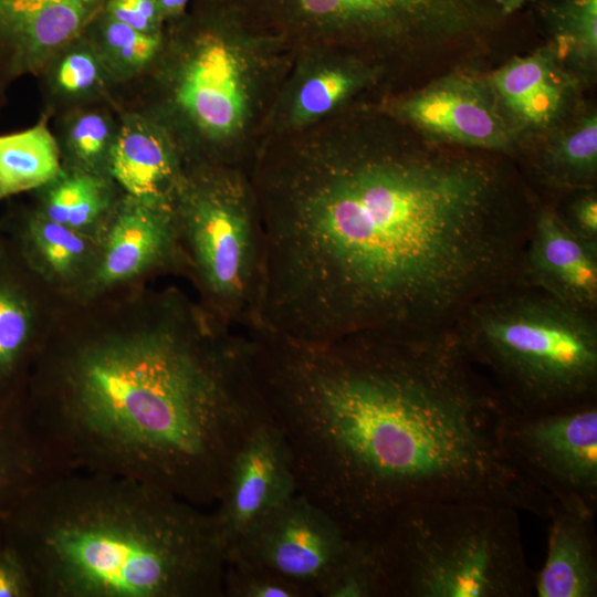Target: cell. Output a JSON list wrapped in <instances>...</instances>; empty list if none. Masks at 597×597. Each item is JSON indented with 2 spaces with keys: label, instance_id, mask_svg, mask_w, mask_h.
Here are the masks:
<instances>
[{
  "label": "cell",
  "instance_id": "cell-14",
  "mask_svg": "<svg viewBox=\"0 0 597 597\" xmlns=\"http://www.w3.org/2000/svg\"><path fill=\"white\" fill-rule=\"evenodd\" d=\"M182 275L170 203L124 193L100 238L94 271L80 295L84 301Z\"/></svg>",
  "mask_w": 597,
  "mask_h": 597
},
{
  "label": "cell",
  "instance_id": "cell-17",
  "mask_svg": "<svg viewBox=\"0 0 597 597\" xmlns=\"http://www.w3.org/2000/svg\"><path fill=\"white\" fill-rule=\"evenodd\" d=\"M517 284L573 307L597 312V244L572 232L557 209L535 206Z\"/></svg>",
  "mask_w": 597,
  "mask_h": 597
},
{
  "label": "cell",
  "instance_id": "cell-37",
  "mask_svg": "<svg viewBox=\"0 0 597 597\" xmlns=\"http://www.w3.org/2000/svg\"><path fill=\"white\" fill-rule=\"evenodd\" d=\"M527 0H495L500 10L504 14H510L516 11L524 4Z\"/></svg>",
  "mask_w": 597,
  "mask_h": 597
},
{
  "label": "cell",
  "instance_id": "cell-15",
  "mask_svg": "<svg viewBox=\"0 0 597 597\" xmlns=\"http://www.w3.org/2000/svg\"><path fill=\"white\" fill-rule=\"evenodd\" d=\"M297 493L292 454L269 417L235 453L213 513L226 554L250 526Z\"/></svg>",
  "mask_w": 597,
  "mask_h": 597
},
{
  "label": "cell",
  "instance_id": "cell-12",
  "mask_svg": "<svg viewBox=\"0 0 597 597\" xmlns=\"http://www.w3.org/2000/svg\"><path fill=\"white\" fill-rule=\"evenodd\" d=\"M376 103L432 140L492 154L512 149L521 128L490 82L467 74H451Z\"/></svg>",
  "mask_w": 597,
  "mask_h": 597
},
{
  "label": "cell",
  "instance_id": "cell-13",
  "mask_svg": "<svg viewBox=\"0 0 597 597\" xmlns=\"http://www.w3.org/2000/svg\"><path fill=\"white\" fill-rule=\"evenodd\" d=\"M388 67L355 51L326 44L302 45L269 112L263 136L287 135L321 124L366 102Z\"/></svg>",
  "mask_w": 597,
  "mask_h": 597
},
{
  "label": "cell",
  "instance_id": "cell-19",
  "mask_svg": "<svg viewBox=\"0 0 597 597\" xmlns=\"http://www.w3.org/2000/svg\"><path fill=\"white\" fill-rule=\"evenodd\" d=\"M0 235L53 292L75 300L90 280L100 238L39 213L29 202H11L0 218Z\"/></svg>",
  "mask_w": 597,
  "mask_h": 597
},
{
  "label": "cell",
  "instance_id": "cell-6",
  "mask_svg": "<svg viewBox=\"0 0 597 597\" xmlns=\"http://www.w3.org/2000/svg\"><path fill=\"white\" fill-rule=\"evenodd\" d=\"M450 329L515 410L545 411L597 400L594 312L513 284L471 303Z\"/></svg>",
  "mask_w": 597,
  "mask_h": 597
},
{
  "label": "cell",
  "instance_id": "cell-26",
  "mask_svg": "<svg viewBox=\"0 0 597 597\" xmlns=\"http://www.w3.org/2000/svg\"><path fill=\"white\" fill-rule=\"evenodd\" d=\"M52 121L62 167L111 177L109 159L121 123L116 105H83L60 113Z\"/></svg>",
  "mask_w": 597,
  "mask_h": 597
},
{
  "label": "cell",
  "instance_id": "cell-5",
  "mask_svg": "<svg viewBox=\"0 0 597 597\" xmlns=\"http://www.w3.org/2000/svg\"><path fill=\"white\" fill-rule=\"evenodd\" d=\"M295 49L245 2L192 0L116 105L158 124L185 167L248 166Z\"/></svg>",
  "mask_w": 597,
  "mask_h": 597
},
{
  "label": "cell",
  "instance_id": "cell-3",
  "mask_svg": "<svg viewBox=\"0 0 597 597\" xmlns=\"http://www.w3.org/2000/svg\"><path fill=\"white\" fill-rule=\"evenodd\" d=\"M27 392L71 471L129 478L202 507L270 417L247 332L177 285L66 300Z\"/></svg>",
  "mask_w": 597,
  "mask_h": 597
},
{
  "label": "cell",
  "instance_id": "cell-22",
  "mask_svg": "<svg viewBox=\"0 0 597 597\" xmlns=\"http://www.w3.org/2000/svg\"><path fill=\"white\" fill-rule=\"evenodd\" d=\"M595 516L556 504L548 516L547 554L533 579L537 597H596L597 541Z\"/></svg>",
  "mask_w": 597,
  "mask_h": 597
},
{
  "label": "cell",
  "instance_id": "cell-32",
  "mask_svg": "<svg viewBox=\"0 0 597 597\" xmlns=\"http://www.w3.org/2000/svg\"><path fill=\"white\" fill-rule=\"evenodd\" d=\"M223 597H311L298 585L255 565L227 558Z\"/></svg>",
  "mask_w": 597,
  "mask_h": 597
},
{
  "label": "cell",
  "instance_id": "cell-30",
  "mask_svg": "<svg viewBox=\"0 0 597 597\" xmlns=\"http://www.w3.org/2000/svg\"><path fill=\"white\" fill-rule=\"evenodd\" d=\"M317 597H385V584L374 538H358L329 575Z\"/></svg>",
  "mask_w": 597,
  "mask_h": 597
},
{
  "label": "cell",
  "instance_id": "cell-18",
  "mask_svg": "<svg viewBox=\"0 0 597 597\" xmlns=\"http://www.w3.org/2000/svg\"><path fill=\"white\" fill-rule=\"evenodd\" d=\"M106 0H0V87L35 76L46 60L83 32Z\"/></svg>",
  "mask_w": 597,
  "mask_h": 597
},
{
  "label": "cell",
  "instance_id": "cell-4",
  "mask_svg": "<svg viewBox=\"0 0 597 597\" xmlns=\"http://www.w3.org/2000/svg\"><path fill=\"white\" fill-rule=\"evenodd\" d=\"M4 541L33 597H223L213 513L129 478L69 471L46 481Z\"/></svg>",
  "mask_w": 597,
  "mask_h": 597
},
{
  "label": "cell",
  "instance_id": "cell-36",
  "mask_svg": "<svg viewBox=\"0 0 597 597\" xmlns=\"http://www.w3.org/2000/svg\"><path fill=\"white\" fill-rule=\"evenodd\" d=\"M165 22L181 18L188 10L192 0H156Z\"/></svg>",
  "mask_w": 597,
  "mask_h": 597
},
{
  "label": "cell",
  "instance_id": "cell-8",
  "mask_svg": "<svg viewBox=\"0 0 597 597\" xmlns=\"http://www.w3.org/2000/svg\"><path fill=\"white\" fill-rule=\"evenodd\" d=\"M170 206L182 276L197 301L230 326L255 327L264 252L247 166H186Z\"/></svg>",
  "mask_w": 597,
  "mask_h": 597
},
{
  "label": "cell",
  "instance_id": "cell-33",
  "mask_svg": "<svg viewBox=\"0 0 597 597\" xmlns=\"http://www.w3.org/2000/svg\"><path fill=\"white\" fill-rule=\"evenodd\" d=\"M103 10L146 34H161L166 25L156 0H106Z\"/></svg>",
  "mask_w": 597,
  "mask_h": 597
},
{
  "label": "cell",
  "instance_id": "cell-11",
  "mask_svg": "<svg viewBox=\"0 0 597 597\" xmlns=\"http://www.w3.org/2000/svg\"><path fill=\"white\" fill-rule=\"evenodd\" d=\"M357 540L322 507L296 493L250 526L228 547L226 559L263 567L317 597Z\"/></svg>",
  "mask_w": 597,
  "mask_h": 597
},
{
  "label": "cell",
  "instance_id": "cell-25",
  "mask_svg": "<svg viewBox=\"0 0 597 597\" xmlns=\"http://www.w3.org/2000/svg\"><path fill=\"white\" fill-rule=\"evenodd\" d=\"M29 195L28 202L43 217L101 238L124 192L108 176L62 167Z\"/></svg>",
  "mask_w": 597,
  "mask_h": 597
},
{
  "label": "cell",
  "instance_id": "cell-7",
  "mask_svg": "<svg viewBox=\"0 0 597 597\" xmlns=\"http://www.w3.org/2000/svg\"><path fill=\"white\" fill-rule=\"evenodd\" d=\"M517 512L473 500L402 506L374 538L385 597L532 596Z\"/></svg>",
  "mask_w": 597,
  "mask_h": 597
},
{
  "label": "cell",
  "instance_id": "cell-23",
  "mask_svg": "<svg viewBox=\"0 0 597 597\" xmlns=\"http://www.w3.org/2000/svg\"><path fill=\"white\" fill-rule=\"evenodd\" d=\"M42 113L51 119L67 109L116 105L119 86L91 40L82 32L57 49L38 74Z\"/></svg>",
  "mask_w": 597,
  "mask_h": 597
},
{
  "label": "cell",
  "instance_id": "cell-16",
  "mask_svg": "<svg viewBox=\"0 0 597 597\" xmlns=\"http://www.w3.org/2000/svg\"><path fill=\"white\" fill-rule=\"evenodd\" d=\"M65 301L0 235V388L27 386Z\"/></svg>",
  "mask_w": 597,
  "mask_h": 597
},
{
  "label": "cell",
  "instance_id": "cell-38",
  "mask_svg": "<svg viewBox=\"0 0 597 597\" xmlns=\"http://www.w3.org/2000/svg\"><path fill=\"white\" fill-rule=\"evenodd\" d=\"M7 90L0 87V109L6 105L7 103Z\"/></svg>",
  "mask_w": 597,
  "mask_h": 597
},
{
  "label": "cell",
  "instance_id": "cell-39",
  "mask_svg": "<svg viewBox=\"0 0 597 597\" xmlns=\"http://www.w3.org/2000/svg\"><path fill=\"white\" fill-rule=\"evenodd\" d=\"M216 1H233V2H244L249 0H216Z\"/></svg>",
  "mask_w": 597,
  "mask_h": 597
},
{
  "label": "cell",
  "instance_id": "cell-34",
  "mask_svg": "<svg viewBox=\"0 0 597 597\" xmlns=\"http://www.w3.org/2000/svg\"><path fill=\"white\" fill-rule=\"evenodd\" d=\"M558 213L572 232L587 242L597 244V197L593 189L582 190V193L568 205L567 210Z\"/></svg>",
  "mask_w": 597,
  "mask_h": 597
},
{
  "label": "cell",
  "instance_id": "cell-27",
  "mask_svg": "<svg viewBox=\"0 0 597 597\" xmlns=\"http://www.w3.org/2000/svg\"><path fill=\"white\" fill-rule=\"evenodd\" d=\"M51 117L40 113L30 127L0 134V202L31 192L53 179L62 169Z\"/></svg>",
  "mask_w": 597,
  "mask_h": 597
},
{
  "label": "cell",
  "instance_id": "cell-24",
  "mask_svg": "<svg viewBox=\"0 0 597 597\" xmlns=\"http://www.w3.org/2000/svg\"><path fill=\"white\" fill-rule=\"evenodd\" d=\"M553 49L515 57L489 82L505 111L520 126L542 127L557 119L566 102L569 78Z\"/></svg>",
  "mask_w": 597,
  "mask_h": 597
},
{
  "label": "cell",
  "instance_id": "cell-28",
  "mask_svg": "<svg viewBox=\"0 0 597 597\" xmlns=\"http://www.w3.org/2000/svg\"><path fill=\"white\" fill-rule=\"evenodd\" d=\"M545 185L559 189H593L597 172V117L589 113L553 139L534 164Z\"/></svg>",
  "mask_w": 597,
  "mask_h": 597
},
{
  "label": "cell",
  "instance_id": "cell-2",
  "mask_svg": "<svg viewBox=\"0 0 597 597\" xmlns=\"http://www.w3.org/2000/svg\"><path fill=\"white\" fill-rule=\"evenodd\" d=\"M259 386L297 493L354 538L425 500L500 503L548 519L554 501L499 443L507 409L452 331L307 344L248 332Z\"/></svg>",
  "mask_w": 597,
  "mask_h": 597
},
{
  "label": "cell",
  "instance_id": "cell-31",
  "mask_svg": "<svg viewBox=\"0 0 597 597\" xmlns=\"http://www.w3.org/2000/svg\"><path fill=\"white\" fill-rule=\"evenodd\" d=\"M557 28L554 53L591 71L597 60V0H567Z\"/></svg>",
  "mask_w": 597,
  "mask_h": 597
},
{
  "label": "cell",
  "instance_id": "cell-20",
  "mask_svg": "<svg viewBox=\"0 0 597 597\" xmlns=\"http://www.w3.org/2000/svg\"><path fill=\"white\" fill-rule=\"evenodd\" d=\"M67 471L31 407L27 387L0 388V545L23 501Z\"/></svg>",
  "mask_w": 597,
  "mask_h": 597
},
{
  "label": "cell",
  "instance_id": "cell-9",
  "mask_svg": "<svg viewBox=\"0 0 597 597\" xmlns=\"http://www.w3.org/2000/svg\"><path fill=\"white\" fill-rule=\"evenodd\" d=\"M295 48L326 44L388 67L391 61L468 38L484 22L480 0L244 1Z\"/></svg>",
  "mask_w": 597,
  "mask_h": 597
},
{
  "label": "cell",
  "instance_id": "cell-1",
  "mask_svg": "<svg viewBox=\"0 0 597 597\" xmlns=\"http://www.w3.org/2000/svg\"><path fill=\"white\" fill-rule=\"evenodd\" d=\"M248 171L264 252L256 329L308 344L448 329L519 280L535 205L513 170L376 102L264 136Z\"/></svg>",
  "mask_w": 597,
  "mask_h": 597
},
{
  "label": "cell",
  "instance_id": "cell-10",
  "mask_svg": "<svg viewBox=\"0 0 597 597\" xmlns=\"http://www.w3.org/2000/svg\"><path fill=\"white\" fill-rule=\"evenodd\" d=\"M512 465L558 506L597 511V400L535 412L507 407L498 430Z\"/></svg>",
  "mask_w": 597,
  "mask_h": 597
},
{
  "label": "cell",
  "instance_id": "cell-21",
  "mask_svg": "<svg viewBox=\"0 0 597 597\" xmlns=\"http://www.w3.org/2000/svg\"><path fill=\"white\" fill-rule=\"evenodd\" d=\"M118 111L121 123L109 159L111 178L128 196L170 203L185 171L177 146L148 117Z\"/></svg>",
  "mask_w": 597,
  "mask_h": 597
},
{
  "label": "cell",
  "instance_id": "cell-35",
  "mask_svg": "<svg viewBox=\"0 0 597 597\" xmlns=\"http://www.w3.org/2000/svg\"><path fill=\"white\" fill-rule=\"evenodd\" d=\"M0 597H33L25 566L6 541L0 545Z\"/></svg>",
  "mask_w": 597,
  "mask_h": 597
},
{
  "label": "cell",
  "instance_id": "cell-29",
  "mask_svg": "<svg viewBox=\"0 0 597 597\" xmlns=\"http://www.w3.org/2000/svg\"><path fill=\"white\" fill-rule=\"evenodd\" d=\"M83 33L98 51L119 91L139 81L150 70L163 44V33H143L104 10L90 21Z\"/></svg>",
  "mask_w": 597,
  "mask_h": 597
}]
</instances>
